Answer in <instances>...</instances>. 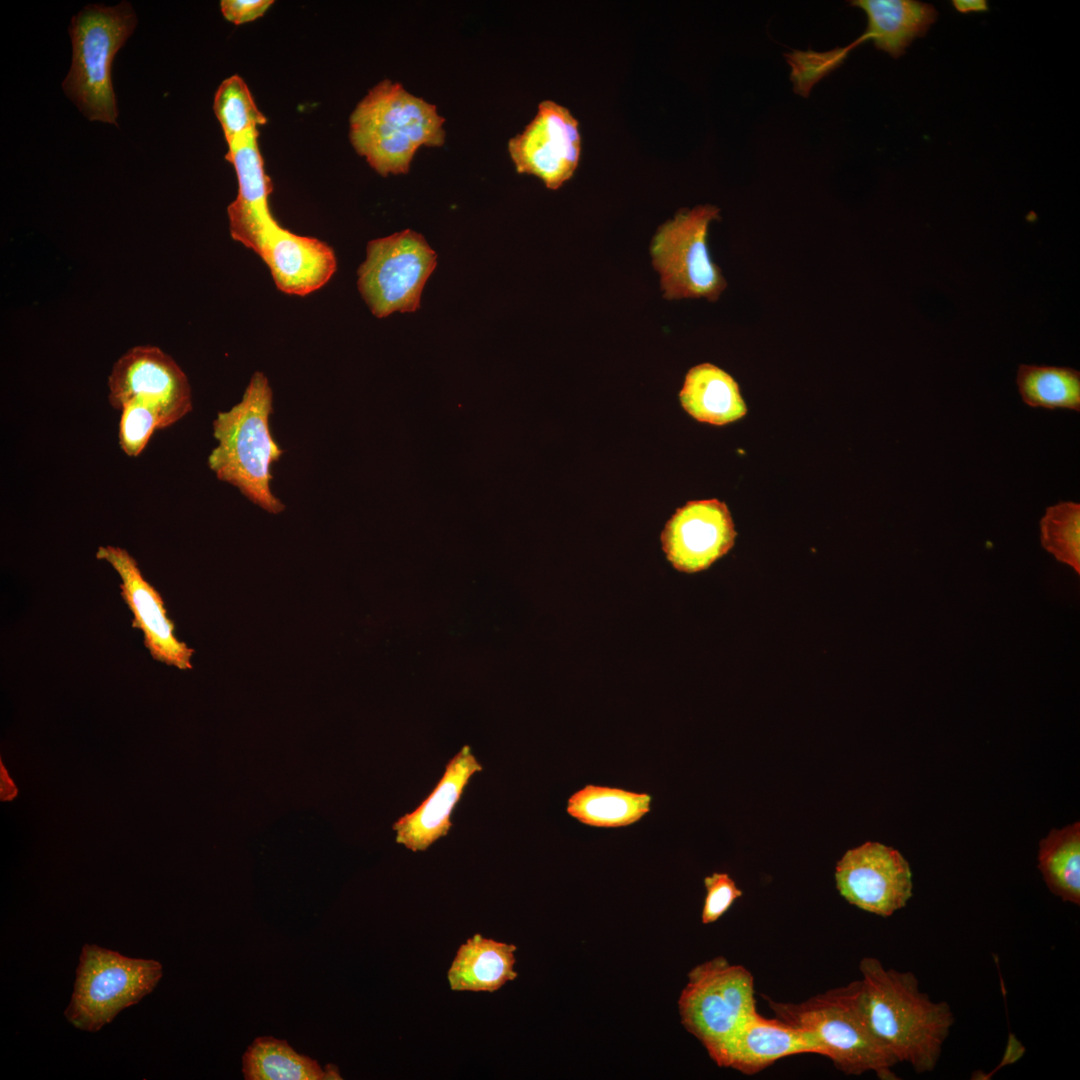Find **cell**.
<instances>
[{
  "instance_id": "6da1fadb",
  "label": "cell",
  "mask_w": 1080,
  "mask_h": 1080,
  "mask_svg": "<svg viewBox=\"0 0 1080 1080\" xmlns=\"http://www.w3.org/2000/svg\"><path fill=\"white\" fill-rule=\"evenodd\" d=\"M861 1001L869 1026L896 1057L918 1073L935 1069L955 1023L950 1005L932 1001L920 991L910 971L885 968L875 957H864Z\"/></svg>"
},
{
  "instance_id": "7a4b0ae2",
  "label": "cell",
  "mask_w": 1080,
  "mask_h": 1080,
  "mask_svg": "<svg viewBox=\"0 0 1080 1080\" xmlns=\"http://www.w3.org/2000/svg\"><path fill=\"white\" fill-rule=\"evenodd\" d=\"M272 413L269 381L262 372H255L240 402L214 419L218 444L208 456V466L220 481L236 487L251 502L279 514L285 505L271 491V466L284 450L271 433Z\"/></svg>"
},
{
  "instance_id": "3957f363",
  "label": "cell",
  "mask_w": 1080,
  "mask_h": 1080,
  "mask_svg": "<svg viewBox=\"0 0 1080 1080\" xmlns=\"http://www.w3.org/2000/svg\"><path fill=\"white\" fill-rule=\"evenodd\" d=\"M444 123L435 105L385 79L351 113L349 138L355 151L381 176L405 174L421 147L443 146Z\"/></svg>"
},
{
  "instance_id": "277c9868",
  "label": "cell",
  "mask_w": 1080,
  "mask_h": 1080,
  "mask_svg": "<svg viewBox=\"0 0 1080 1080\" xmlns=\"http://www.w3.org/2000/svg\"><path fill=\"white\" fill-rule=\"evenodd\" d=\"M775 1018L812 1032L824 1056L848 1076L874 1072L879 1079H899L892 1068L899 1063L871 1030L862 1001L861 983L832 988L799 1002H779L764 996Z\"/></svg>"
},
{
  "instance_id": "5b68a950",
  "label": "cell",
  "mask_w": 1080,
  "mask_h": 1080,
  "mask_svg": "<svg viewBox=\"0 0 1080 1080\" xmlns=\"http://www.w3.org/2000/svg\"><path fill=\"white\" fill-rule=\"evenodd\" d=\"M136 24V15L127 2L88 5L72 18V64L62 87L89 120L117 124L111 65Z\"/></svg>"
},
{
  "instance_id": "8992f818",
  "label": "cell",
  "mask_w": 1080,
  "mask_h": 1080,
  "mask_svg": "<svg viewBox=\"0 0 1080 1080\" xmlns=\"http://www.w3.org/2000/svg\"><path fill=\"white\" fill-rule=\"evenodd\" d=\"M161 977L162 966L155 960L128 958L85 944L65 1016L76 1028L98 1031L151 993Z\"/></svg>"
},
{
  "instance_id": "52a82bcc",
  "label": "cell",
  "mask_w": 1080,
  "mask_h": 1080,
  "mask_svg": "<svg viewBox=\"0 0 1080 1080\" xmlns=\"http://www.w3.org/2000/svg\"><path fill=\"white\" fill-rule=\"evenodd\" d=\"M719 212L716 206L698 205L678 211L658 227L649 251L665 299L706 298L713 302L727 287L707 245L709 225L720 218Z\"/></svg>"
},
{
  "instance_id": "ba28073f",
  "label": "cell",
  "mask_w": 1080,
  "mask_h": 1080,
  "mask_svg": "<svg viewBox=\"0 0 1080 1080\" xmlns=\"http://www.w3.org/2000/svg\"><path fill=\"white\" fill-rule=\"evenodd\" d=\"M437 254L423 235L406 229L370 241L358 268V290L372 314L415 312Z\"/></svg>"
},
{
  "instance_id": "9c48e42d",
  "label": "cell",
  "mask_w": 1080,
  "mask_h": 1080,
  "mask_svg": "<svg viewBox=\"0 0 1080 1080\" xmlns=\"http://www.w3.org/2000/svg\"><path fill=\"white\" fill-rule=\"evenodd\" d=\"M678 1007L685 1029L708 1051L757 1012L754 977L744 966L717 956L689 971Z\"/></svg>"
},
{
  "instance_id": "30bf717a",
  "label": "cell",
  "mask_w": 1080,
  "mask_h": 1080,
  "mask_svg": "<svg viewBox=\"0 0 1080 1080\" xmlns=\"http://www.w3.org/2000/svg\"><path fill=\"white\" fill-rule=\"evenodd\" d=\"M108 400L119 410L137 399L154 409L165 429L192 410L191 388L186 374L175 360L152 345H138L126 351L113 365L108 377Z\"/></svg>"
},
{
  "instance_id": "8fae6325",
  "label": "cell",
  "mask_w": 1080,
  "mask_h": 1080,
  "mask_svg": "<svg viewBox=\"0 0 1080 1080\" xmlns=\"http://www.w3.org/2000/svg\"><path fill=\"white\" fill-rule=\"evenodd\" d=\"M839 894L851 905L889 917L904 908L912 897V872L896 849L879 842H865L847 850L835 867Z\"/></svg>"
},
{
  "instance_id": "7c38bea8",
  "label": "cell",
  "mask_w": 1080,
  "mask_h": 1080,
  "mask_svg": "<svg viewBox=\"0 0 1080 1080\" xmlns=\"http://www.w3.org/2000/svg\"><path fill=\"white\" fill-rule=\"evenodd\" d=\"M508 152L519 174L536 176L548 189L556 190L578 167L579 122L568 108L543 100L523 131L509 140Z\"/></svg>"
},
{
  "instance_id": "4fadbf2b",
  "label": "cell",
  "mask_w": 1080,
  "mask_h": 1080,
  "mask_svg": "<svg viewBox=\"0 0 1080 1080\" xmlns=\"http://www.w3.org/2000/svg\"><path fill=\"white\" fill-rule=\"evenodd\" d=\"M95 556L108 562L120 576V595L133 615L131 626L143 632L151 657L180 670L192 669L194 650L176 638L175 624L167 615L162 596L144 578L135 558L111 545L99 546Z\"/></svg>"
},
{
  "instance_id": "5bb4252c",
  "label": "cell",
  "mask_w": 1080,
  "mask_h": 1080,
  "mask_svg": "<svg viewBox=\"0 0 1080 1080\" xmlns=\"http://www.w3.org/2000/svg\"><path fill=\"white\" fill-rule=\"evenodd\" d=\"M736 531L725 503L717 499L690 501L667 521L661 544L678 571L696 573L709 568L734 545Z\"/></svg>"
},
{
  "instance_id": "9a60e30c",
  "label": "cell",
  "mask_w": 1080,
  "mask_h": 1080,
  "mask_svg": "<svg viewBox=\"0 0 1080 1080\" xmlns=\"http://www.w3.org/2000/svg\"><path fill=\"white\" fill-rule=\"evenodd\" d=\"M720 1067L732 1068L745 1075H754L776 1061L797 1054L814 1053L824 1056L816 1036L758 1012L747 1017L723 1042L707 1051Z\"/></svg>"
},
{
  "instance_id": "2e32d148",
  "label": "cell",
  "mask_w": 1080,
  "mask_h": 1080,
  "mask_svg": "<svg viewBox=\"0 0 1080 1080\" xmlns=\"http://www.w3.org/2000/svg\"><path fill=\"white\" fill-rule=\"evenodd\" d=\"M257 138L258 131L237 138L228 145L226 154L238 181L237 197L227 208L230 234L255 253L268 228L277 222L269 208L272 182L265 172Z\"/></svg>"
},
{
  "instance_id": "e0dca14e",
  "label": "cell",
  "mask_w": 1080,
  "mask_h": 1080,
  "mask_svg": "<svg viewBox=\"0 0 1080 1080\" xmlns=\"http://www.w3.org/2000/svg\"><path fill=\"white\" fill-rule=\"evenodd\" d=\"M257 254L268 266L277 288L290 295L304 296L320 289L337 268L329 245L292 233L279 223L265 233Z\"/></svg>"
},
{
  "instance_id": "ac0fdd59",
  "label": "cell",
  "mask_w": 1080,
  "mask_h": 1080,
  "mask_svg": "<svg viewBox=\"0 0 1080 1080\" xmlns=\"http://www.w3.org/2000/svg\"><path fill=\"white\" fill-rule=\"evenodd\" d=\"M482 770L481 764L465 745L446 764L445 771L432 792L410 813L393 825L396 842L406 848L425 851L452 826L450 815L471 776Z\"/></svg>"
},
{
  "instance_id": "d6986e66",
  "label": "cell",
  "mask_w": 1080,
  "mask_h": 1080,
  "mask_svg": "<svg viewBox=\"0 0 1080 1080\" xmlns=\"http://www.w3.org/2000/svg\"><path fill=\"white\" fill-rule=\"evenodd\" d=\"M851 5L861 8L868 20L864 34L853 46L870 39L893 58L924 36L938 15L932 5L914 0H855Z\"/></svg>"
},
{
  "instance_id": "ffe728a7",
  "label": "cell",
  "mask_w": 1080,
  "mask_h": 1080,
  "mask_svg": "<svg viewBox=\"0 0 1080 1080\" xmlns=\"http://www.w3.org/2000/svg\"><path fill=\"white\" fill-rule=\"evenodd\" d=\"M516 946L475 934L462 944L448 970L454 991L494 992L517 977Z\"/></svg>"
},
{
  "instance_id": "44dd1931",
  "label": "cell",
  "mask_w": 1080,
  "mask_h": 1080,
  "mask_svg": "<svg viewBox=\"0 0 1080 1080\" xmlns=\"http://www.w3.org/2000/svg\"><path fill=\"white\" fill-rule=\"evenodd\" d=\"M679 398L682 407L704 423L724 425L740 419L747 412L737 382L710 363L694 366L688 371Z\"/></svg>"
},
{
  "instance_id": "7402d4cb",
  "label": "cell",
  "mask_w": 1080,
  "mask_h": 1080,
  "mask_svg": "<svg viewBox=\"0 0 1080 1080\" xmlns=\"http://www.w3.org/2000/svg\"><path fill=\"white\" fill-rule=\"evenodd\" d=\"M652 797L622 788L587 784L567 801V813L597 828H620L641 820L651 810Z\"/></svg>"
},
{
  "instance_id": "603a6c76",
  "label": "cell",
  "mask_w": 1080,
  "mask_h": 1080,
  "mask_svg": "<svg viewBox=\"0 0 1080 1080\" xmlns=\"http://www.w3.org/2000/svg\"><path fill=\"white\" fill-rule=\"evenodd\" d=\"M1038 868L1049 890L1080 905V824L1053 829L1040 841Z\"/></svg>"
},
{
  "instance_id": "cb8c5ba5",
  "label": "cell",
  "mask_w": 1080,
  "mask_h": 1080,
  "mask_svg": "<svg viewBox=\"0 0 1080 1080\" xmlns=\"http://www.w3.org/2000/svg\"><path fill=\"white\" fill-rule=\"evenodd\" d=\"M247 1080H319L325 1071L317 1061L296 1052L286 1041L258 1037L243 1056Z\"/></svg>"
},
{
  "instance_id": "d4e9b609",
  "label": "cell",
  "mask_w": 1080,
  "mask_h": 1080,
  "mask_svg": "<svg viewBox=\"0 0 1080 1080\" xmlns=\"http://www.w3.org/2000/svg\"><path fill=\"white\" fill-rule=\"evenodd\" d=\"M1019 394L1033 408L1080 411V371L1066 366L1020 364Z\"/></svg>"
},
{
  "instance_id": "484cf974",
  "label": "cell",
  "mask_w": 1080,
  "mask_h": 1080,
  "mask_svg": "<svg viewBox=\"0 0 1080 1080\" xmlns=\"http://www.w3.org/2000/svg\"><path fill=\"white\" fill-rule=\"evenodd\" d=\"M213 109L227 145L245 134L257 131L259 125L267 122L247 84L239 75H232L219 85Z\"/></svg>"
},
{
  "instance_id": "4316f807",
  "label": "cell",
  "mask_w": 1080,
  "mask_h": 1080,
  "mask_svg": "<svg viewBox=\"0 0 1080 1080\" xmlns=\"http://www.w3.org/2000/svg\"><path fill=\"white\" fill-rule=\"evenodd\" d=\"M1041 546L1055 559L1080 574V504L1059 502L1046 508L1040 520Z\"/></svg>"
},
{
  "instance_id": "83f0119b",
  "label": "cell",
  "mask_w": 1080,
  "mask_h": 1080,
  "mask_svg": "<svg viewBox=\"0 0 1080 1080\" xmlns=\"http://www.w3.org/2000/svg\"><path fill=\"white\" fill-rule=\"evenodd\" d=\"M119 445L129 457H138L156 430L162 429L161 417L152 406L132 399L120 409Z\"/></svg>"
},
{
  "instance_id": "f1b7e54d",
  "label": "cell",
  "mask_w": 1080,
  "mask_h": 1080,
  "mask_svg": "<svg viewBox=\"0 0 1080 1080\" xmlns=\"http://www.w3.org/2000/svg\"><path fill=\"white\" fill-rule=\"evenodd\" d=\"M704 886L706 896L701 913L703 924L716 922L743 894L731 876L724 872H714L706 876Z\"/></svg>"
},
{
  "instance_id": "f546056e",
  "label": "cell",
  "mask_w": 1080,
  "mask_h": 1080,
  "mask_svg": "<svg viewBox=\"0 0 1080 1080\" xmlns=\"http://www.w3.org/2000/svg\"><path fill=\"white\" fill-rule=\"evenodd\" d=\"M273 3L271 0H222L220 8L226 20L240 25L260 18Z\"/></svg>"
},
{
  "instance_id": "4dcf8cb0",
  "label": "cell",
  "mask_w": 1080,
  "mask_h": 1080,
  "mask_svg": "<svg viewBox=\"0 0 1080 1080\" xmlns=\"http://www.w3.org/2000/svg\"><path fill=\"white\" fill-rule=\"evenodd\" d=\"M0 769H1L0 770V785H1V787H0V795H1V800L2 801H10V800L14 799L17 796L18 790H17L13 780L8 775V772H7L6 768H5V766L3 765L2 761H0Z\"/></svg>"
},
{
  "instance_id": "1f68e13d",
  "label": "cell",
  "mask_w": 1080,
  "mask_h": 1080,
  "mask_svg": "<svg viewBox=\"0 0 1080 1080\" xmlns=\"http://www.w3.org/2000/svg\"><path fill=\"white\" fill-rule=\"evenodd\" d=\"M953 7L960 13L985 12L988 4L985 0H953Z\"/></svg>"
},
{
  "instance_id": "d6a6232c",
  "label": "cell",
  "mask_w": 1080,
  "mask_h": 1080,
  "mask_svg": "<svg viewBox=\"0 0 1080 1080\" xmlns=\"http://www.w3.org/2000/svg\"><path fill=\"white\" fill-rule=\"evenodd\" d=\"M340 1078L341 1077H340V1074L338 1072V1069L335 1066L328 1065L326 1067L325 1078L324 1079H340Z\"/></svg>"
}]
</instances>
